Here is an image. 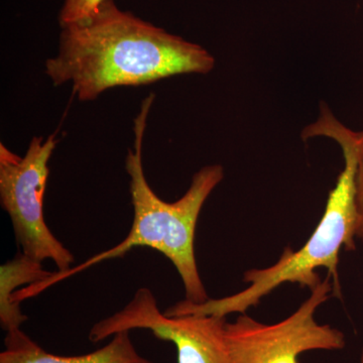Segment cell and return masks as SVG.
Segmentation results:
<instances>
[{
  "label": "cell",
  "mask_w": 363,
  "mask_h": 363,
  "mask_svg": "<svg viewBox=\"0 0 363 363\" xmlns=\"http://www.w3.org/2000/svg\"><path fill=\"white\" fill-rule=\"evenodd\" d=\"M360 363H363V350L362 353V358H360Z\"/></svg>",
  "instance_id": "cell-11"
},
{
  "label": "cell",
  "mask_w": 363,
  "mask_h": 363,
  "mask_svg": "<svg viewBox=\"0 0 363 363\" xmlns=\"http://www.w3.org/2000/svg\"><path fill=\"white\" fill-rule=\"evenodd\" d=\"M329 274L290 317L267 325L242 313L225 324V341L231 363H300L298 355L310 350H340L342 332L315 320L318 308L332 291Z\"/></svg>",
  "instance_id": "cell-5"
},
{
  "label": "cell",
  "mask_w": 363,
  "mask_h": 363,
  "mask_svg": "<svg viewBox=\"0 0 363 363\" xmlns=\"http://www.w3.org/2000/svg\"><path fill=\"white\" fill-rule=\"evenodd\" d=\"M225 324V317L168 316L160 310L152 291L140 288L121 311L93 325L89 340L98 343L119 332L145 329L176 346L178 363H231Z\"/></svg>",
  "instance_id": "cell-6"
},
{
  "label": "cell",
  "mask_w": 363,
  "mask_h": 363,
  "mask_svg": "<svg viewBox=\"0 0 363 363\" xmlns=\"http://www.w3.org/2000/svg\"><path fill=\"white\" fill-rule=\"evenodd\" d=\"M58 54L45 62L52 84L71 83L80 101L118 86L152 84L182 74H207L214 57L104 0L83 20L61 26Z\"/></svg>",
  "instance_id": "cell-1"
},
{
  "label": "cell",
  "mask_w": 363,
  "mask_h": 363,
  "mask_svg": "<svg viewBox=\"0 0 363 363\" xmlns=\"http://www.w3.org/2000/svg\"><path fill=\"white\" fill-rule=\"evenodd\" d=\"M357 221L355 236L363 240V130L358 131L357 178Z\"/></svg>",
  "instance_id": "cell-10"
},
{
  "label": "cell",
  "mask_w": 363,
  "mask_h": 363,
  "mask_svg": "<svg viewBox=\"0 0 363 363\" xmlns=\"http://www.w3.org/2000/svg\"><path fill=\"white\" fill-rule=\"evenodd\" d=\"M104 0H64L60 11V26L68 25L87 18Z\"/></svg>",
  "instance_id": "cell-9"
},
{
  "label": "cell",
  "mask_w": 363,
  "mask_h": 363,
  "mask_svg": "<svg viewBox=\"0 0 363 363\" xmlns=\"http://www.w3.org/2000/svg\"><path fill=\"white\" fill-rule=\"evenodd\" d=\"M57 143L56 133L35 136L23 157L0 143V203L9 215L21 252L39 262L51 260L64 272L75 259L50 230L44 214L49 162Z\"/></svg>",
  "instance_id": "cell-4"
},
{
  "label": "cell",
  "mask_w": 363,
  "mask_h": 363,
  "mask_svg": "<svg viewBox=\"0 0 363 363\" xmlns=\"http://www.w3.org/2000/svg\"><path fill=\"white\" fill-rule=\"evenodd\" d=\"M155 95L143 100L135 119V142L128 150L125 169L130 178V190L133 219L128 236L116 247L97 253L77 267L64 272H52L40 283L21 289L14 295L16 302L35 297L50 286L80 274L105 260L121 259L133 248L145 247L160 252L171 260L180 274L186 300L201 304L209 300L198 271L194 252L195 230L200 212L207 198L224 178L220 164L204 167L193 177L190 188L175 202H166L154 192L143 164V142Z\"/></svg>",
  "instance_id": "cell-2"
},
{
  "label": "cell",
  "mask_w": 363,
  "mask_h": 363,
  "mask_svg": "<svg viewBox=\"0 0 363 363\" xmlns=\"http://www.w3.org/2000/svg\"><path fill=\"white\" fill-rule=\"evenodd\" d=\"M308 140L316 136L332 138L340 145L344 157V168L338 177L335 188L331 191L321 221L304 247L297 252L286 248L278 262L262 269L245 272V281L250 285L245 291L222 298H209L201 304L184 300L167 310L168 316L205 315L226 317L231 313H245L260 298L285 283L298 284L302 288L314 290L321 279L316 269L326 267L334 281L335 295L340 298L338 262L341 247L355 250L357 228V178L358 131L343 125L332 114L326 105H322L319 118L307 126L302 133Z\"/></svg>",
  "instance_id": "cell-3"
},
{
  "label": "cell",
  "mask_w": 363,
  "mask_h": 363,
  "mask_svg": "<svg viewBox=\"0 0 363 363\" xmlns=\"http://www.w3.org/2000/svg\"><path fill=\"white\" fill-rule=\"evenodd\" d=\"M130 333L119 332L100 350L75 357L52 354L28 337L6 347L0 353V363H154L138 352Z\"/></svg>",
  "instance_id": "cell-7"
},
{
  "label": "cell",
  "mask_w": 363,
  "mask_h": 363,
  "mask_svg": "<svg viewBox=\"0 0 363 363\" xmlns=\"http://www.w3.org/2000/svg\"><path fill=\"white\" fill-rule=\"evenodd\" d=\"M42 264L20 252L0 267V325L6 336L21 333V326L28 319L21 311V306L13 304L14 294L21 290V286L40 283L52 274Z\"/></svg>",
  "instance_id": "cell-8"
}]
</instances>
